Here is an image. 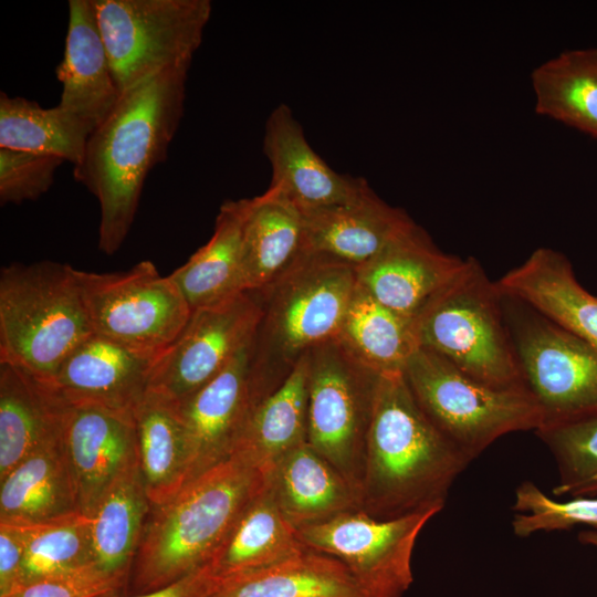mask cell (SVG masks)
I'll list each match as a JSON object with an SVG mask.
<instances>
[{
	"label": "cell",
	"instance_id": "obj_1",
	"mask_svg": "<svg viewBox=\"0 0 597 597\" xmlns=\"http://www.w3.org/2000/svg\"><path fill=\"white\" fill-rule=\"evenodd\" d=\"M189 69L163 71L124 92L73 168L74 179L97 199L104 254L124 243L147 175L167 157L184 115Z\"/></svg>",
	"mask_w": 597,
	"mask_h": 597
},
{
	"label": "cell",
	"instance_id": "obj_2",
	"mask_svg": "<svg viewBox=\"0 0 597 597\" xmlns=\"http://www.w3.org/2000/svg\"><path fill=\"white\" fill-rule=\"evenodd\" d=\"M470 462L421 409L402 371L380 375L366 443L362 511L380 520L441 512Z\"/></svg>",
	"mask_w": 597,
	"mask_h": 597
},
{
	"label": "cell",
	"instance_id": "obj_3",
	"mask_svg": "<svg viewBox=\"0 0 597 597\" xmlns=\"http://www.w3.org/2000/svg\"><path fill=\"white\" fill-rule=\"evenodd\" d=\"M264 482L260 470L231 457L151 505L126 586L129 595L161 588L208 565Z\"/></svg>",
	"mask_w": 597,
	"mask_h": 597
},
{
	"label": "cell",
	"instance_id": "obj_4",
	"mask_svg": "<svg viewBox=\"0 0 597 597\" xmlns=\"http://www.w3.org/2000/svg\"><path fill=\"white\" fill-rule=\"evenodd\" d=\"M356 287L355 268L303 254L255 291L262 304L252 348L256 378L274 390L311 349L337 338Z\"/></svg>",
	"mask_w": 597,
	"mask_h": 597
},
{
	"label": "cell",
	"instance_id": "obj_5",
	"mask_svg": "<svg viewBox=\"0 0 597 597\" xmlns=\"http://www.w3.org/2000/svg\"><path fill=\"white\" fill-rule=\"evenodd\" d=\"M415 324L419 347L471 378L496 389L528 390L506 324L503 294L474 258L464 259Z\"/></svg>",
	"mask_w": 597,
	"mask_h": 597
},
{
	"label": "cell",
	"instance_id": "obj_6",
	"mask_svg": "<svg viewBox=\"0 0 597 597\" xmlns=\"http://www.w3.org/2000/svg\"><path fill=\"white\" fill-rule=\"evenodd\" d=\"M92 334L70 264L14 262L1 269L0 364L49 383Z\"/></svg>",
	"mask_w": 597,
	"mask_h": 597
},
{
	"label": "cell",
	"instance_id": "obj_7",
	"mask_svg": "<svg viewBox=\"0 0 597 597\" xmlns=\"http://www.w3.org/2000/svg\"><path fill=\"white\" fill-rule=\"evenodd\" d=\"M402 374L425 413L471 461L499 438L543 425L531 391L486 386L427 348L416 350Z\"/></svg>",
	"mask_w": 597,
	"mask_h": 597
},
{
	"label": "cell",
	"instance_id": "obj_8",
	"mask_svg": "<svg viewBox=\"0 0 597 597\" xmlns=\"http://www.w3.org/2000/svg\"><path fill=\"white\" fill-rule=\"evenodd\" d=\"M123 94L169 69L190 66L208 24L209 0H93Z\"/></svg>",
	"mask_w": 597,
	"mask_h": 597
},
{
	"label": "cell",
	"instance_id": "obj_9",
	"mask_svg": "<svg viewBox=\"0 0 597 597\" xmlns=\"http://www.w3.org/2000/svg\"><path fill=\"white\" fill-rule=\"evenodd\" d=\"M306 442L358 492L380 374L337 338L307 353Z\"/></svg>",
	"mask_w": 597,
	"mask_h": 597
},
{
	"label": "cell",
	"instance_id": "obj_10",
	"mask_svg": "<svg viewBox=\"0 0 597 597\" xmlns=\"http://www.w3.org/2000/svg\"><path fill=\"white\" fill-rule=\"evenodd\" d=\"M503 307L538 430L597 416V349L517 298L503 294Z\"/></svg>",
	"mask_w": 597,
	"mask_h": 597
},
{
	"label": "cell",
	"instance_id": "obj_11",
	"mask_svg": "<svg viewBox=\"0 0 597 597\" xmlns=\"http://www.w3.org/2000/svg\"><path fill=\"white\" fill-rule=\"evenodd\" d=\"M75 277L93 333L138 350L160 355L192 313L176 283L148 260L121 272L75 269Z\"/></svg>",
	"mask_w": 597,
	"mask_h": 597
},
{
	"label": "cell",
	"instance_id": "obj_12",
	"mask_svg": "<svg viewBox=\"0 0 597 597\" xmlns=\"http://www.w3.org/2000/svg\"><path fill=\"white\" fill-rule=\"evenodd\" d=\"M438 513L428 510L380 520L353 510L298 528L297 536L305 547L339 561L367 597H401L413 582L418 536Z\"/></svg>",
	"mask_w": 597,
	"mask_h": 597
},
{
	"label": "cell",
	"instance_id": "obj_13",
	"mask_svg": "<svg viewBox=\"0 0 597 597\" xmlns=\"http://www.w3.org/2000/svg\"><path fill=\"white\" fill-rule=\"evenodd\" d=\"M261 317L255 291L193 310L177 338L156 359L148 390L180 404L253 342Z\"/></svg>",
	"mask_w": 597,
	"mask_h": 597
},
{
	"label": "cell",
	"instance_id": "obj_14",
	"mask_svg": "<svg viewBox=\"0 0 597 597\" xmlns=\"http://www.w3.org/2000/svg\"><path fill=\"white\" fill-rule=\"evenodd\" d=\"M253 342L178 405L187 447L186 483L233 455L248 420L271 392L252 373Z\"/></svg>",
	"mask_w": 597,
	"mask_h": 597
},
{
	"label": "cell",
	"instance_id": "obj_15",
	"mask_svg": "<svg viewBox=\"0 0 597 597\" xmlns=\"http://www.w3.org/2000/svg\"><path fill=\"white\" fill-rule=\"evenodd\" d=\"M61 443L76 510L91 517L112 483L137 461L134 416L65 404Z\"/></svg>",
	"mask_w": 597,
	"mask_h": 597
},
{
	"label": "cell",
	"instance_id": "obj_16",
	"mask_svg": "<svg viewBox=\"0 0 597 597\" xmlns=\"http://www.w3.org/2000/svg\"><path fill=\"white\" fill-rule=\"evenodd\" d=\"M159 354L92 334L45 383L70 406H95L134 413L149 388Z\"/></svg>",
	"mask_w": 597,
	"mask_h": 597
},
{
	"label": "cell",
	"instance_id": "obj_17",
	"mask_svg": "<svg viewBox=\"0 0 597 597\" xmlns=\"http://www.w3.org/2000/svg\"><path fill=\"white\" fill-rule=\"evenodd\" d=\"M463 261L441 251L413 222L356 270L357 284L386 307L416 318Z\"/></svg>",
	"mask_w": 597,
	"mask_h": 597
},
{
	"label": "cell",
	"instance_id": "obj_18",
	"mask_svg": "<svg viewBox=\"0 0 597 597\" xmlns=\"http://www.w3.org/2000/svg\"><path fill=\"white\" fill-rule=\"evenodd\" d=\"M263 153L271 167L270 188L302 212L346 203L368 184L334 170L312 148L292 109L277 105L265 123Z\"/></svg>",
	"mask_w": 597,
	"mask_h": 597
},
{
	"label": "cell",
	"instance_id": "obj_19",
	"mask_svg": "<svg viewBox=\"0 0 597 597\" xmlns=\"http://www.w3.org/2000/svg\"><path fill=\"white\" fill-rule=\"evenodd\" d=\"M302 213L303 254L356 270L415 222L405 210L383 200L369 184L346 203Z\"/></svg>",
	"mask_w": 597,
	"mask_h": 597
},
{
	"label": "cell",
	"instance_id": "obj_20",
	"mask_svg": "<svg viewBox=\"0 0 597 597\" xmlns=\"http://www.w3.org/2000/svg\"><path fill=\"white\" fill-rule=\"evenodd\" d=\"M62 84L56 105L92 132L116 106L121 92L102 39L93 0H70L63 59L56 67Z\"/></svg>",
	"mask_w": 597,
	"mask_h": 597
},
{
	"label": "cell",
	"instance_id": "obj_21",
	"mask_svg": "<svg viewBox=\"0 0 597 597\" xmlns=\"http://www.w3.org/2000/svg\"><path fill=\"white\" fill-rule=\"evenodd\" d=\"M496 282L503 294L528 304L597 349V296L580 285L564 254L538 248Z\"/></svg>",
	"mask_w": 597,
	"mask_h": 597
},
{
	"label": "cell",
	"instance_id": "obj_22",
	"mask_svg": "<svg viewBox=\"0 0 597 597\" xmlns=\"http://www.w3.org/2000/svg\"><path fill=\"white\" fill-rule=\"evenodd\" d=\"M264 475L279 507L296 530L360 510L358 492L307 442L282 457Z\"/></svg>",
	"mask_w": 597,
	"mask_h": 597
},
{
	"label": "cell",
	"instance_id": "obj_23",
	"mask_svg": "<svg viewBox=\"0 0 597 597\" xmlns=\"http://www.w3.org/2000/svg\"><path fill=\"white\" fill-rule=\"evenodd\" d=\"M242 205L245 291H260L303 255L304 217L295 205L270 187L259 196L242 199Z\"/></svg>",
	"mask_w": 597,
	"mask_h": 597
},
{
	"label": "cell",
	"instance_id": "obj_24",
	"mask_svg": "<svg viewBox=\"0 0 597 597\" xmlns=\"http://www.w3.org/2000/svg\"><path fill=\"white\" fill-rule=\"evenodd\" d=\"M64 408L45 383L0 364V480L61 434Z\"/></svg>",
	"mask_w": 597,
	"mask_h": 597
},
{
	"label": "cell",
	"instance_id": "obj_25",
	"mask_svg": "<svg viewBox=\"0 0 597 597\" xmlns=\"http://www.w3.org/2000/svg\"><path fill=\"white\" fill-rule=\"evenodd\" d=\"M209 597H367L336 558L305 548L279 563L216 577Z\"/></svg>",
	"mask_w": 597,
	"mask_h": 597
},
{
	"label": "cell",
	"instance_id": "obj_26",
	"mask_svg": "<svg viewBox=\"0 0 597 597\" xmlns=\"http://www.w3.org/2000/svg\"><path fill=\"white\" fill-rule=\"evenodd\" d=\"M77 512L61 434L0 480V523L32 525Z\"/></svg>",
	"mask_w": 597,
	"mask_h": 597
},
{
	"label": "cell",
	"instance_id": "obj_27",
	"mask_svg": "<svg viewBox=\"0 0 597 597\" xmlns=\"http://www.w3.org/2000/svg\"><path fill=\"white\" fill-rule=\"evenodd\" d=\"M307 375L306 354L254 408L232 457L265 474L282 457L306 442Z\"/></svg>",
	"mask_w": 597,
	"mask_h": 597
},
{
	"label": "cell",
	"instance_id": "obj_28",
	"mask_svg": "<svg viewBox=\"0 0 597 597\" xmlns=\"http://www.w3.org/2000/svg\"><path fill=\"white\" fill-rule=\"evenodd\" d=\"M242 213V199L224 201L210 240L169 274L192 311L245 292Z\"/></svg>",
	"mask_w": 597,
	"mask_h": 597
},
{
	"label": "cell",
	"instance_id": "obj_29",
	"mask_svg": "<svg viewBox=\"0 0 597 597\" xmlns=\"http://www.w3.org/2000/svg\"><path fill=\"white\" fill-rule=\"evenodd\" d=\"M150 506L136 461L112 483L90 517L94 565L126 586Z\"/></svg>",
	"mask_w": 597,
	"mask_h": 597
},
{
	"label": "cell",
	"instance_id": "obj_30",
	"mask_svg": "<svg viewBox=\"0 0 597 597\" xmlns=\"http://www.w3.org/2000/svg\"><path fill=\"white\" fill-rule=\"evenodd\" d=\"M305 548L265 480L209 565L214 576L221 578L279 563Z\"/></svg>",
	"mask_w": 597,
	"mask_h": 597
},
{
	"label": "cell",
	"instance_id": "obj_31",
	"mask_svg": "<svg viewBox=\"0 0 597 597\" xmlns=\"http://www.w3.org/2000/svg\"><path fill=\"white\" fill-rule=\"evenodd\" d=\"M133 416L139 471L150 504H159L187 481L186 434L178 405L148 390Z\"/></svg>",
	"mask_w": 597,
	"mask_h": 597
},
{
	"label": "cell",
	"instance_id": "obj_32",
	"mask_svg": "<svg viewBox=\"0 0 597 597\" xmlns=\"http://www.w3.org/2000/svg\"><path fill=\"white\" fill-rule=\"evenodd\" d=\"M535 112L597 138V48L564 51L531 73Z\"/></svg>",
	"mask_w": 597,
	"mask_h": 597
},
{
	"label": "cell",
	"instance_id": "obj_33",
	"mask_svg": "<svg viewBox=\"0 0 597 597\" xmlns=\"http://www.w3.org/2000/svg\"><path fill=\"white\" fill-rule=\"evenodd\" d=\"M337 339L380 375L401 373L419 348L415 318L386 307L358 284Z\"/></svg>",
	"mask_w": 597,
	"mask_h": 597
},
{
	"label": "cell",
	"instance_id": "obj_34",
	"mask_svg": "<svg viewBox=\"0 0 597 597\" xmlns=\"http://www.w3.org/2000/svg\"><path fill=\"white\" fill-rule=\"evenodd\" d=\"M91 132L57 106L0 94V148L51 155L77 165Z\"/></svg>",
	"mask_w": 597,
	"mask_h": 597
},
{
	"label": "cell",
	"instance_id": "obj_35",
	"mask_svg": "<svg viewBox=\"0 0 597 597\" xmlns=\"http://www.w3.org/2000/svg\"><path fill=\"white\" fill-rule=\"evenodd\" d=\"M20 527L24 556L20 587L94 565L91 519L74 512Z\"/></svg>",
	"mask_w": 597,
	"mask_h": 597
},
{
	"label": "cell",
	"instance_id": "obj_36",
	"mask_svg": "<svg viewBox=\"0 0 597 597\" xmlns=\"http://www.w3.org/2000/svg\"><path fill=\"white\" fill-rule=\"evenodd\" d=\"M554 457L557 496H597V416L536 431Z\"/></svg>",
	"mask_w": 597,
	"mask_h": 597
},
{
	"label": "cell",
	"instance_id": "obj_37",
	"mask_svg": "<svg viewBox=\"0 0 597 597\" xmlns=\"http://www.w3.org/2000/svg\"><path fill=\"white\" fill-rule=\"evenodd\" d=\"M513 532L527 537L537 532L570 530L578 525L597 530V496L557 501L525 481L515 491Z\"/></svg>",
	"mask_w": 597,
	"mask_h": 597
},
{
	"label": "cell",
	"instance_id": "obj_38",
	"mask_svg": "<svg viewBox=\"0 0 597 597\" xmlns=\"http://www.w3.org/2000/svg\"><path fill=\"white\" fill-rule=\"evenodd\" d=\"M63 163L56 156L0 148L1 205L39 199L49 191Z\"/></svg>",
	"mask_w": 597,
	"mask_h": 597
},
{
	"label": "cell",
	"instance_id": "obj_39",
	"mask_svg": "<svg viewBox=\"0 0 597 597\" xmlns=\"http://www.w3.org/2000/svg\"><path fill=\"white\" fill-rule=\"evenodd\" d=\"M126 583L96 566L41 578L19 587L7 597H97L122 593Z\"/></svg>",
	"mask_w": 597,
	"mask_h": 597
},
{
	"label": "cell",
	"instance_id": "obj_40",
	"mask_svg": "<svg viewBox=\"0 0 597 597\" xmlns=\"http://www.w3.org/2000/svg\"><path fill=\"white\" fill-rule=\"evenodd\" d=\"M24 543L19 526L0 523V597L20 587Z\"/></svg>",
	"mask_w": 597,
	"mask_h": 597
},
{
	"label": "cell",
	"instance_id": "obj_41",
	"mask_svg": "<svg viewBox=\"0 0 597 597\" xmlns=\"http://www.w3.org/2000/svg\"><path fill=\"white\" fill-rule=\"evenodd\" d=\"M214 583L216 576L208 564L161 588L127 596L114 593L109 597H209Z\"/></svg>",
	"mask_w": 597,
	"mask_h": 597
},
{
	"label": "cell",
	"instance_id": "obj_42",
	"mask_svg": "<svg viewBox=\"0 0 597 597\" xmlns=\"http://www.w3.org/2000/svg\"><path fill=\"white\" fill-rule=\"evenodd\" d=\"M578 540L584 544L597 547V530L590 528L579 532Z\"/></svg>",
	"mask_w": 597,
	"mask_h": 597
},
{
	"label": "cell",
	"instance_id": "obj_43",
	"mask_svg": "<svg viewBox=\"0 0 597 597\" xmlns=\"http://www.w3.org/2000/svg\"><path fill=\"white\" fill-rule=\"evenodd\" d=\"M114 593H108V594H104V595H101V596H97V597H109V595H112Z\"/></svg>",
	"mask_w": 597,
	"mask_h": 597
}]
</instances>
